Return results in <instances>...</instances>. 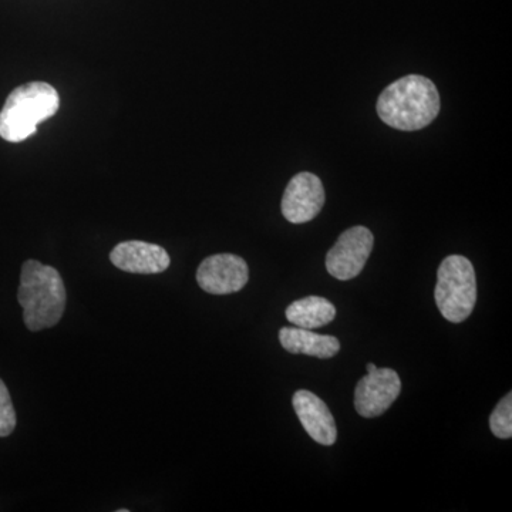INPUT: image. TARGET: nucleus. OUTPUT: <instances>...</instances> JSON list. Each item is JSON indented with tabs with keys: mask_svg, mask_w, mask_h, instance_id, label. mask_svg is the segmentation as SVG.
Instances as JSON below:
<instances>
[{
	"mask_svg": "<svg viewBox=\"0 0 512 512\" xmlns=\"http://www.w3.org/2000/svg\"><path fill=\"white\" fill-rule=\"evenodd\" d=\"M440 113V94L427 77L410 74L383 90L377 114L387 126L400 131H417L430 126Z\"/></svg>",
	"mask_w": 512,
	"mask_h": 512,
	"instance_id": "nucleus-1",
	"label": "nucleus"
},
{
	"mask_svg": "<svg viewBox=\"0 0 512 512\" xmlns=\"http://www.w3.org/2000/svg\"><path fill=\"white\" fill-rule=\"evenodd\" d=\"M66 288L53 266L29 259L22 266L18 301L26 328L32 332L53 328L66 309Z\"/></svg>",
	"mask_w": 512,
	"mask_h": 512,
	"instance_id": "nucleus-2",
	"label": "nucleus"
},
{
	"mask_svg": "<svg viewBox=\"0 0 512 512\" xmlns=\"http://www.w3.org/2000/svg\"><path fill=\"white\" fill-rule=\"evenodd\" d=\"M60 107L59 93L45 82L16 87L0 111V137L9 143L28 140L43 121L55 116Z\"/></svg>",
	"mask_w": 512,
	"mask_h": 512,
	"instance_id": "nucleus-3",
	"label": "nucleus"
},
{
	"mask_svg": "<svg viewBox=\"0 0 512 512\" xmlns=\"http://www.w3.org/2000/svg\"><path fill=\"white\" fill-rule=\"evenodd\" d=\"M434 299L448 322L461 323L468 319L477 302L476 271L470 259L450 255L441 262Z\"/></svg>",
	"mask_w": 512,
	"mask_h": 512,
	"instance_id": "nucleus-4",
	"label": "nucleus"
},
{
	"mask_svg": "<svg viewBox=\"0 0 512 512\" xmlns=\"http://www.w3.org/2000/svg\"><path fill=\"white\" fill-rule=\"evenodd\" d=\"M375 237L366 227L346 229L326 255V269L339 281L359 276L373 251Z\"/></svg>",
	"mask_w": 512,
	"mask_h": 512,
	"instance_id": "nucleus-5",
	"label": "nucleus"
},
{
	"mask_svg": "<svg viewBox=\"0 0 512 512\" xmlns=\"http://www.w3.org/2000/svg\"><path fill=\"white\" fill-rule=\"evenodd\" d=\"M402 392V380L393 369H376L357 383L355 409L365 419L382 416Z\"/></svg>",
	"mask_w": 512,
	"mask_h": 512,
	"instance_id": "nucleus-6",
	"label": "nucleus"
},
{
	"mask_svg": "<svg viewBox=\"0 0 512 512\" xmlns=\"http://www.w3.org/2000/svg\"><path fill=\"white\" fill-rule=\"evenodd\" d=\"M249 269L245 259L234 254L208 256L198 266L197 282L211 295H229L248 284Z\"/></svg>",
	"mask_w": 512,
	"mask_h": 512,
	"instance_id": "nucleus-7",
	"label": "nucleus"
},
{
	"mask_svg": "<svg viewBox=\"0 0 512 512\" xmlns=\"http://www.w3.org/2000/svg\"><path fill=\"white\" fill-rule=\"evenodd\" d=\"M325 201V188L318 175L299 173L286 185L282 214L291 224H305L318 217Z\"/></svg>",
	"mask_w": 512,
	"mask_h": 512,
	"instance_id": "nucleus-8",
	"label": "nucleus"
},
{
	"mask_svg": "<svg viewBox=\"0 0 512 512\" xmlns=\"http://www.w3.org/2000/svg\"><path fill=\"white\" fill-rule=\"evenodd\" d=\"M111 264L124 272L154 275L167 271L170 255L163 247L143 241H126L116 245L110 254Z\"/></svg>",
	"mask_w": 512,
	"mask_h": 512,
	"instance_id": "nucleus-9",
	"label": "nucleus"
},
{
	"mask_svg": "<svg viewBox=\"0 0 512 512\" xmlns=\"http://www.w3.org/2000/svg\"><path fill=\"white\" fill-rule=\"evenodd\" d=\"M292 402L296 416L311 439L322 446H333L338 439V429L326 403L309 390H298Z\"/></svg>",
	"mask_w": 512,
	"mask_h": 512,
	"instance_id": "nucleus-10",
	"label": "nucleus"
},
{
	"mask_svg": "<svg viewBox=\"0 0 512 512\" xmlns=\"http://www.w3.org/2000/svg\"><path fill=\"white\" fill-rule=\"evenodd\" d=\"M282 348L292 355H306L318 359H330L340 350V342L335 336L319 335L311 329L282 328L279 330Z\"/></svg>",
	"mask_w": 512,
	"mask_h": 512,
	"instance_id": "nucleus-11",
	"label": "nucleus"
},
{
	"mask_svg": "<svg viewBox=\"0 0 512 512\" xmlns=\"http://www.w3.org/2000/svg\"><path fill=\"white\" fill-rule=\"evenodd\" d=\"M336 318V308L322 296H308L286 308V319L296 328L318 329Z\"/></svg>",
	"mask_w": 512,
	"mask_h": 512,
	"instance_id": "nucleus-12",
	"label": "nucleus"
},
{
	"mask_svg": "<svg viewBox=\"0 0 512 512\" xmlns=\"http://www.w3.org/2000/svg\"><path fill=\"white\" fill-rule=\"evenodd\" d=\"M490 429L498 439H511L512 436V394L503 397L490 416Z\"/></svg>",
	"mask_w": 512,
	"mask_h": 512,
	"instance_id": "nucleus-13",
	"label": "nucleus"
},
{
	"mask_svg": "<svg viewBox=\"0 0 512 512\" xmlns=\"http://www.w3.org/2000/svg\"><path fill=\"white\" fill-rule=\"evenodd\" d=\"M16 429V412L6 384L0 379V437H8Z\"/></svg>",
	"mask_w": 512,
	"mask_h": 512,
	"instance_id": "nucleus-14",
	"label": "nucleus"
},
{
	"mask_svg": "<svg viewBox=\"0 0 512 512\" xmlns=\"http://www.w3.org/2000/svg\"><path fill=\"white\" fill-rule=\"evenodd\" d=\"M366 369H367V373H373V372H375L377 367H376L375 363H367Z\"/></svg>",
	"mask_w": 512,
	"mask_h": 512,
	"instance_id": "nucleus-15",
	"label": "nucleus"
}]
</instances>
